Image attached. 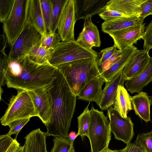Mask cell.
Here are the masks:
<instances>
[{"label": "cell", "mask_w": 152, "mask_h": 152, "mask_svg": "<svg viewBox=\"0 0 152 152\" xmlns=\"http://www.w3.org/2000/svg\"><path fill=\"white\" fill-rule=\"evenodd\" d=\"M58 69L48 62L42 64L33 61L28 56L17 61L9 59L4 71L5 84L9 88L26 91L51 84Z\"/></svg>", "instance_id": "1"}, {"label": "cell", "mask_w": 152, "mask_h": 152, "mask_svg": "<svg viewBox=\"0 0 152 152\" xmlns=\"http://www.w3.org/2000/svg\"><path fill=\"white\" fill-rule=\"evenodd\" d=\"M50 90L53 105L51 118L46 126V136L68 138L77 96L58 69L56 77L51 84Z\"/></svg>", "instance_id": "2"}, {"label": "cell", "mask_w": 152, "mask_h": 152, "mask_svg": "<svg viewBox=\"0 0 152 152\" xmlns=\"http://www.w3.org/2000/svg\"><path fill=\"white\" fill-rule=\"evenodd\" d=\"M57 68L77 96L90 81L100 75L97 57L74 61L61 65Z\"/></svg>", "instance_id": "3"}, {"label": "cell", "mask_w": 152, "mask_h": 152, "mask_svg": "<svg viewBox=\"0 0 152 152\" xmlns=\"http://www.w3.org/2000/svg\"><path fill=\"white\" fill-rule=\"evenodd\" d=\"M88 137L91 152H100L108 146L111 139L110 121L104 112L92 106L89 110Z\"/></svg>", "instance_id": "4"}, {"label": "cell", "mask_w": 152, "mask_h": 152, "mask_svg": "<svg viewBox=\"0 0 152 152\" xmlns=\"http://www.w3.org/2000/svg\"><path fill=\"white\" fill-rule=\"evenodd\" d=\"M17 94L10 98L8 107L0 119L2 125L8 126L20 119L38 116V113L27 91L18 89Z\"/></svg>", "instance_id": "5"}, {"label": "cell", "mask_w": 152, "mask_h": 152, "mask_svg": "<svg viewBox=\"0 0 152 152\" xmlns=\"http://www.w3.org/2000/svg\"><path fill=\"white\" fill-rule=\"evenodd\" d=\"M97 57V53L95 51L84 48L75 40L61 41L53 49L48 62L57 68L59 66L66 63Z\"/></svg>", "instance_id": "6"}, {"label": "cell", "mask_w": 152, "mask_h": 152, "mask_svg": "<svg viewBox=\"0 0 152 152\" xmlns=\"http://www.w3.org/2000/svg\"><path fill=\"white\" fill-rule=\"evenodd\" d=\"M42 35L33 26L26 24L11 46L9 59L17 61L28 56L32 48L41 42Z\"/></svg>", "instance_id": "7"}, {"label": "cell", "mask_w": 152, "mask_h": 152, "mask_svg": "<svg viewBox=\"0 0 152 152\" xmlns=\"http://www.w3.org/2000/svg\"><path fill=\"white\" fill-rule=\"evenodd\" d=\"M27 1L15 0L12 12L3 23L4 34L10 46L22 32L26 24Z\"/></svg>", "instance_id": "8"}, {"label": "cell", "mask_w": 152, "mask_h": 152, "mask_svg": "<svg viewBox=\"0 0 152 152\" xmlns=\"http://www.w3.org/2000/svg\"><path fill=\"white\" fill-rule=\"evenodd\" d=\"M52 84L40 88L27 91L38 113V117L45 126L49 123L52 115Z\"/></svg>", "instance_id": "9"}, {"label": "cell", "mask_w": 152, "mask_h": 152, "mask_svg": "<svg viewBox=\"0 0 152 152\" xmlns=\"http://www.w3.org/2000/svg\"><path fill=\"white\" fill-rule=\"evenodd\" d=\"M107 114L110 123L111 130L115 138L126 145L130 142L134 135V124L130 117L123 118L112 106L107 110Z\"/></svg>", "instance_id": "10"}, {"label": "cell", "mask_w": 152, "mask_h": 152, "mask_svg": "<svg viewBox=\"0 0 152 152\" xmlns=\"http://www.w3.org/2000/svg\"><path fill=\"white\" fill-rule=\"evenodd\" d=\"M145 23H140L131 27L112 31L108 34L113 38L114 45L119 50L131 47L142 39Z\"/></svg>", "instance_id": "11"}, {"label": "cell", "mask_w": 152, "mask_h": 152, "mask_svg": "<svg viewBox=\"0 0 152 152\" xmlns=\"http://www.w3.org/2000/svg\"><path fill=\"white\" fill-rule=\"evenodd\" d=\"M76 21L75 0H67L57 27L58 33L62 41L75 40L74 29Z\"/></svg>", "instance_id": "12"}, {"label": "cell", "mask_w": 152, "mask_h": 152, "mask_svg": "<svg viewBox=\"0 0 152 152\" xmlns=\"http://www.w3.org/2000/svg\"><path fill=\"white\" fill-rule=\"evenodd\" d=\"M122 72L116 74L110 81H106L103 89L93 101L102 110H107L114 104L118 85L124 86L126 81Z\"/></svg>", "instance_id": "13"}, {"label": "cell", "mask_w": 152, "mask_h": 152, "mask_svg": "<svg viewBox=\"0 0 152 152\" xmlns=\"http://www.w3.org/2000/svg\"><path fill=\"white\" fill-rule=\"evenodd\" d=\"M149 51L137 50L123 70L124 79L126 81L140 74L145 69L149 61Z\"/></svg>", "instance_id": "14"}, {"label": "cell", "mask_w": 152, "mask_h": 152, "mask_svg": "<svg viewBox=\"0 0 152 152\" xmlns=\"http://www.w3.org/2000/svg\"><path fill=\"white\" fill-rule=\"evenodd\" d=\"M110 0H75L76 21L85 20L99 14L106 8Z\"/></svg>", "instance_id": "15"}, {"label": "cell", "mask_w": 152, "mask_h": 152, "mask_svg": "<svg viewBox=\"0 0 152 152\" xmlns=\"http://www.w3.org/2000/svg\"><path fill=\"white\" fill-rule=\"evenodd\" d=\"M26 23L34 27L42 35L48 32L42 14L40 0H27Z\"/></svg>", "instance_id": "16"}, {"label": "cell", "mask_w": 152, "mask_h": 152, "mask_svg": "<svg viewBox=\"0 0 152 152\" xmlns=\"http://www.w3.org/2000/svg\"><path fill=\"white\" fill-rule=\"evenodd\" d=\"M145 1L110 0L105 9L118 12L127 17H140V6Z\"/></svg>", "instance_id": "17"}, {"label": "cell", "mask_w": 152, "mask_h": 152, "mask_svg": "<svg viewBox=\"0 0 152 152\" xmlns=\"http://www.w3.org/2000/svg\"><path fill=\"white\" fill-rule=\"evenodd\" d=\"M133 45L122 49L118 58L108 69L100 73V75L106 81H109L118 73L123 71L134 54L137 50Z\"/></svg>", "instance_id": "18"}, {"label": "cell", "mask_w": 152, "mask_h": 152, "mask_svg": "<svg viewBox=\"0 0 152 152\" xmlns=\"http://www.w3.org/2000/svg\"><path fill=\"white\" fill-rule=\"evenodd\" d=\"M152 81V57L144 70L136 77L125 82L127 90L131 94L142 91L144 88Z\"/></svg>", "instance_id": "19"}, {"label": "cell", "mask_w": 152, "mask_h": 152, "mask_svg": "<svg viewBox=\"0 0 152 152\" xmlns=\"http://www.w3.org/2000/svg\"><path fill=\"white\" fill-rule=\"evenodd\" d=\"M132 108L136 115L146 122L150 121L152 101L146 92L141 91L131 97Z\"/></svg>", "instance_id": "20"}, {"label": "cell", "mask_w": 152, "mask_h": 152, "mask_svg": "<svg viewBox=\"0 0 152 152\" xmlns=\"http://www.w3.org/2000/svg\"><path fill=\"white\" fill-rule=\"evenodd\" d=\"M45 133L38 128L25 137V152H47Z\"/></svg>", "instance_id": "21"}, {"label": "cell", "mask_w": 152, "mask_h": 152, "mask_svg": "<svg viewBox=\"0 0 152 152\" xmlns=\"http://www.w3.org/2000/svg\"><path fill=\"white\" fill-rule=\"evenodd\" d=\"M140 17L134 16L122 17L111 21H104L101 25L102 30L103 32L108 34L143 22Z\"/></svg>", "instance_id": "22"}, {"label": "cell", "mask_w": 152, "mask_h": 152, "mask_svg": "<svg viewBox=\"0 0 152 152\" xmlns=\"http://www.w3.org/2000/svg\"><path fill=\"white\" fill-rule=\"evenodd\" d=\"M106 82L101 75L95 77L83 88L77 96V99L89 102L93 101L101 92L102 86Z\"/></svg>", "instance_id": "23"}, {"label": "cell", "mask_w": 152, "mask_h": 152, "mask_svg": "<svg viewBox=\"0 0 152 152\" xmlns=\"http://www.w3.org/2000/svg\"><path fill=\"white\" fill-rule=\"evenodd\" d=\"M131 97L124 86L119 85L113 108L123 118H127L128 112L133 109Z\"/></svg>", "instance_id": "24"}, {"label": "cell", "mask_w": 152, "mask_h": 152, "mask_svg": "<svg viewBox=\"0 0 152 152\" xmlns=\"http://www.w3.org/2000/svg\"><path fill=\"white\" fill-rule=\"evenodd\" d=\"M53 49L44 48L41 46L40 43L32 48L28 56L34 62L39 64H42L48 62Z\"/></svg>", "instance_id": "25"}, {"label": "cell", "mask_w": 152, "mask_h": 152, "mask_svg": "<svg viewBox=\"0 0 152 152\" xmlns=\"http://www.w3.org/2000/svg\"><path fill=\"white\" fill-rule=\"evenodd\" d=\"M52 13L50 26L48 32H56L64 6L67 0H50Z\"/></svg>", "instance_id": "26"}, {"label": "cell", "mask_w": 152, "mask_h": 152, "mask_svg": "<svg viewBox=\"0 0 152 152\" xmlns=\"http://www.w3.org/2000/svg\"><path fill=\"white\" fill-rule=\"evenodd\" d=\"M90 102L83 112L77 118L78 132L77 137L80 136L82 138L84 137H88V132L90 123V114L88 107Z\"/></svg>", "instance_id": "27"}, {"label": "cell", "mask_w": 152, "mask_h": 152, "mask_svg": "<svg viewBox=\"0 0 152 152\" xmlns=\"http://www.w3.org/2000/svg\"><path fill=\"white\" fill-rule=\"evenodd\" d=\"M92 40L95 47H99L101 41L97 27L92 22L91 17L85 20L83 28Z\"/></svg>", "instance_id": "28"}, {"label": "cell", "mask_w": 152, "mask_h": 152, "mask_svg": "<svg viewBox=\"0 0 152 152\" xmlns=\"http://www.w3.org/2000/svg\"><path fill=\"white\" fill-rule=\"evenodd\" d=\"M53 145L50 152H70L74 148V141L69 137H54Z\"/></svg>", "instance_id": "29"}, {"label": "cell", "mask_w": 152, "mask_h": 152, "mask_svg": "<svg viewBox=\"0 0 152 152\" xmlns=\"http://www.w3.org/2000/svg\"><path fill=\"white\" fill-rule=\"evenodd\" d=\"M61 41L62 40L58 33L56 32H48L42 35L40 45L44 48L54 49Z\"/></svg>", "instance_id": "30"}, {"label": "cell", "mask_w": 152, "mask_h": 152, "mask_svg": "<svg viewBox=\"0 0 152 152\" xmlns=\"http://www.w3.org/2000/svg\"><path fill=\"white\" fill-rule=\"evenodd\" d=\"M42 15L48 32L51 20L52 8L50 0H40Z\"/></svg>", "instance_id": "31"}, {"label": "cell", "mask_w": 152, "mask_h": 152, "mask_svg": "<svg viewBox=\"0 0 152 152\" xmlns=\"http://www.w3.org/2000/svg\"><path fill=\"white\" fill-rule=\"evenodd\" d=\"M134 142L147 152H152V131L138 134Z\"/></svg>", "instance_id": "32"}, {"label": "cell", "mask_w": 152, "mask_h": 152, "mask_svg": "<svg viewBox=\"0 0 152 152\" xmlns=\"http://www.w3.org/2000/svg\"><path fill=\"white\" fill-rule=\"evenodd\" d=\"M15 0H0V21L3 23L10 15L14 5Z\"/></svg>", "instance_id": "33"}, {"label": "cell", "mask_w": 152, "mask_h": 152, "mask_svg": "<svg viewBox=\"0 0 152 152\" xmlns=\"http://www.w3.org/2000/svg\"><path fill=\"white\" fill-rule=\"evenodd\" d=\"M30 118H27L20 119L12 122L8 125L10 128V130L7 134L10 136L15 134V138H17L22 128L29 121Z\"/></svg>", "instance_id": "34"}, {"label": "cell", "mask_w": 152, "mask_h": 152, "mask_svg": "<svg viewBox=\"0 0 152 152\" xmlns=\"http://www.w3.org/2000/svg\"><path fill=\"white\" fill-rule=\"evenodd\" d=\"M116 47L113 46L102 50L98 54L97 63L99 66L110 58L118 50Z\"/></svg>", "instance_id": "35"}, {"label": "cell", "mask_w": 152, "mask_h": 152, "mask_svg": "<svg viewBox=\"0 0 152 152\" xmlns=\"http://www.w3.org/2000/svg\"><path fill=\"white\" fill-rule=\"evenodd\" d=\"M76 41L81 46L88 50H92V47H95L92 40L84 28L79 34Z\"/></svg>", "instance_id": "36"}, {"label": "cell", "mask_w": 152, "mask_h": 152, "mask_svg": "<svg viewBox=\"0 0 152 152\" xmlns=\"http://www.w3.org/2000/svg\"><path fill=\"white\" fill-rule=\"evenodd\" d=\"M99 14L100 17L104 21H111L122 17H127L118 12L106 9Z\"/></svg>", "instance_id": "37"}, {"label": "cell", "mask_w": 152, "mask_h": 152, "mask_svg": "<svg viewBox=\"0 0 152 152\" xmlns=\"http://www.w3.org/2000/svg\"><path fill=\"white\" fill-rule=\"evenodd\" d=\"M142 39L144 40L143 49L149 51L152 48V21L145 28Z\"/></svg>", "instance_id": "38"}, {"label": "cell", "mask_w": 152, "mask_h": 152, "mask_svg": "<svg viewBox=\"0 0 152 152\" xmlns=\"http://www.w3.org/2000/svg\"><path fill=\"white\" fill-rule=\"evenodd\" d=\"M1 52L2 53L0 57V88L1 86H4L6 83L5 79L4 76V72L7 67L8 62V56L6 55L5 50H1Z\"/></svg>", "instance_id": "39"}, {"label": "cell", "mask_w": 152, "mask_h": 152, "mask_svg": "<svg viewBox=\"0 0 152 152\" xmlns=\"http://www.w3.org/2000/svg\"><path fill=\"white\" fill-rule=\"evenodd\" d=\"M122 52V50H118L110 58L98 66L100 73L106 70L112 65L120 57Z\"/></svg>", "instance_id": "40"}, {"label": "cell", "mask_w": 152, "mask_h": 152, "mask_svg": "<svg viewBox=\"0 0 152 152\" xmlns=\"http://www.w3.org/2000/svg\"><path fill=\"white\" fill-rule=\"evenodd\" d=\"M150 15H152V0H145L140 6V17L144 20Z\"/></svg>", "instance_id": "41"}, {"label": "cell", "mask_w": 152, "mask_h": 152, "mask_svg": "<svg viewBox=\"0 0 152 152\" xmlns=\"http://www.w3.org/2000/svg\"><path fill=\"white\" fill-rule=\"evenodd\" d=\"M14 140L7 134L0 136V152H5Z\"/></svg>", "instance_id": "42"}, {"label": "cell", "mask_w": 152, "mask_h": 152, "mask_svg": "<svg viewBox=\"0 0 152 152\" xmlns=\"http://www.w3.org/2000/svg\"><path fill=\"white\" fill-rule=\"evenodd\" d=\"M122 152H147L142 147L134 142L126 145V147L122 149Z\"/></svg>", "instance_id": "43"}, {"label": "cell", "mask_w": 152, "mask_h": 152, "mask_svg": "<svg viewBox=\"0 0 152 152\" xmlns=\"http://www.w3.org/2000/svg\"><path fill=\"white\" fill-rule=\"evenodd\" d=\"M20 146V143L17 140L16 138H15L13 142L5 152H16Z\"/></svg>", "instance_id": "44"}, {"label": "cell", "mask_w": 152, "mask_h": 152, "mask_svg": "<svg viewBox=\"0 0 152 152\" xmlns=\"http://www.w3.org/2000/svg\"><path fill=\"white\" fill-rule=\"evenodd\" d=\"M100 152H122V149L119 150H112L109 149L108 146H107Z\"/></svg>", "instance_id": "45"}, {"label": "cell", "mask_w": 152, "mask_h": 152, "mask_svg": "<svg viewBox=\"0 0 152 152\" xmlns=\"http://www.w3.org/2000/svg\"><path fill=\"white\" fill-rule=\"evenodd\" d=\"M76 135L77 134H76L75 132H72L69 134V137L70 140L74 141L77 137Z\"/></svg>", "instance_id": "46"}, {"label": "cell", "mask_w": 152, "mask_h": 152, "mask_svg": "<svg viewBox=\"0 0 152 152\" xmlns=\"http://www.w3.org/2000/svg\"><path fill=\"white\" fill-rule=\"evenodd\" d=\"M16 152H25V147L24 145L23 146H20Z\"/></svg>", "instance_id": "47"}, {"label": "cell", "mask_w": 152, "mask_h": 152, "mask_svg": "<svg viewBox=\"0 0 152 152\" xmlns=\"http://www.w3.org/2000/svg\"><path fill=\"white\" fill-rule=\"evenodd\" d=\"M70 152H75L74 148L72 149V150L70 151Z\"/></svg>", "instance_id": "48"}]
</instances>
